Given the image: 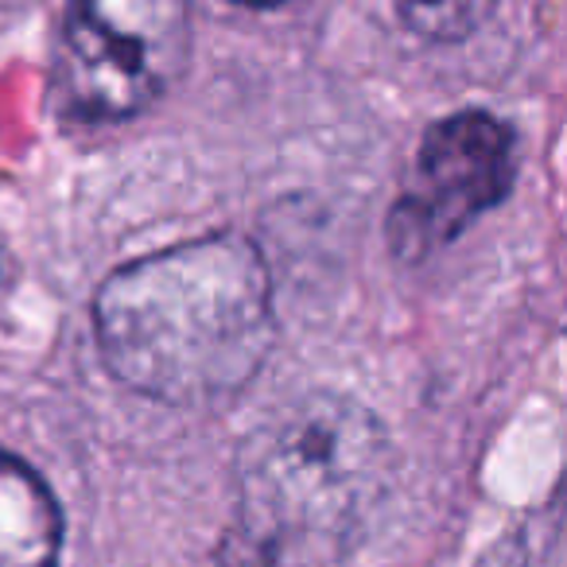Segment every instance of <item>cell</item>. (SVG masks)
I'll return each mask as SVG.
<instances>
[{
    "instance_id": "obj_1",
    "label": "cell",
    "mask_w": 567,
    "mask_h": 567,
    "mask_svg": "<svg viewBox=\"0 0 567 567\" xmlns=\"http://www.w3.org/2000/svg\"><path fill=\"white\" fill-rule=\"evenodd\" d=\"M121 385L175 409L234 396L272 347V280L257 245L214 234L117 268L94 303Z\"/></svg>"
},
{
    "instance_id": "obj_3",
    "label": "cell",
    "mask_w": 567,
    "mask_h": 567,
    "mask_svg": "<svg viewBox=\"0 0 567 567\" xmlns=\"http://www.w3.org/2000/svg\"><path fill=\"white\" fill-rule=\"evenodd\" d=\"M190 55L187 0H71L59 40V94L82 121L148 110Z\"/></svg>"
},
{
    "instance_id": "obj_2",
    "label": "cell",
    "mask_w": 567,
    "mask_h": 567,
    "mask_svg": "<svg viewBox=\"0 0 567 567\" xmlns=\"http://www.w3.org/2000/svg\"><path fill=\"white\" fill-rule=\"evenodd\" d=\"M234 567H284L347 548L389 474L381 424L358 401L311 393L249 435L237 463Z\"/></svg>"
},
{
    "instance_id": "obj_7",
    "label": "cell",
    "mask_w": 567,
    "mask_h": 567,
    "mask_svg": "<svg viewBox=\"0 0 567 567\" xmlns=\"http://www.w3.org/2000/svg\"><path fill=\"white\" fill-rule=\"evenodd\" d=\"M237 4H260V9H268V4H288V0H237Z\"/></svg>"
},
{
    "instance_id": "obj_6",
    "label": "cell",
    "mask_w": 567,
    "mask_h": 567,
    "mask_svg": "<svg viewBox=\"0 0 567 567\" xmlns=\"http://www.w3.org/2000/svg\"><path fill=\"white\" fill-rule=\"evenodd\" d=\"M409 28L427 40H463L494 12L497 0H396Z\"/></svg>"
},
{
    "instance_id": "obj_4",
    "label": "cell",
    "mask_w": 567,
    "mask_h": 567,
    "mask_svg": "<svg viewBox=\"0 0 567 567\" xmlns=\"http://www.w3.org/2000/svg\"><path fill=\"white\" fill-rule=\"evenodd\" d=\"M513 183V133L489 113H455L427 128L393 210V249L420 260L463 234Z\"/></svg>"
},
{
    "instance_id": "obj_5",
    "label": "cell",
    "mask_w": 567,
    "mask_h": 567,
    "mask_svg": "<svg viewBox=\"0 0 567 567\" xmlns=\"http://www.w3.org/2000/svg\"><path fill=\"white\" fill-rule=\"evenodd\" d=\"M63 517L43 478L0 451V567H55Z\"/></svg>"
}]
</instances>
